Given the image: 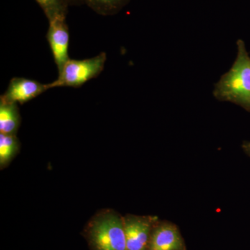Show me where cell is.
Returning <instances> with one entry per match:
<instances>
[{"label":"cell","instance_id":"obj_1","mask_svg":"<svg viewBox=\"0 0 250 250\" xmlns=\"http://www.w3.org/2000/svg\"><path fill=\"white\" fill-rule=\"evenodd\" d=\"M238 53L230 70L215 85L213 96L229 102L250 113V57L243 40L237 41Z\"/></svg>","mask_w":250,"mask_h":250},{"label":"cell","instance_id":"obj_2","mask_svg":"<svg viewBox=\"0 0 250 250\" xmlns=\"http://www.w3.org/2000/svg\"><path fill=\"white\" fill-rule=\"evenodd\" d=\"M85 231L93 250H127L124 218L115 210L99 212L88 224Z\"/></svg>","mask_w":250,"mask_h":250},{"label":"cell","instance_id":"obj_3","mask_svg":"<svg viewBox=\"0 0 250 250\" xmlns=\"http://www.w3.org/2000/svg\"><path fill=\"white\" fill-rule=\"evenodd\" d=\"M106 59L107 56L105 52H101L93 58L81 60L69 59L58 70V78L48 83L49 89L57 87L80 88L102 73Z\"/></svg>","mask_w":250,"mask_h":250},{"label":"cell","instance_id":"obj_4","mask_svg":"<svg viewBox=\"0 0 250 250\" xmlns=\"http://www.w3.org/2000/svg\"><path fill=\"white\" fill-rule=\"evenodd\" d=\"M123 218L126 250H148L151 233L159 218L154 215L128 214Z\"/></svg>","mask_w":250,"mask_h":250},{"label":"cell","instance_id":"obj_5","mask_svg":"<svg viewBox=\"0 0 250 250\" xmlns=\"http://www.w3.org/2000/svg\"><path fill=\"white\" fill-rule=\"evenodd\" d=\"M148 250H187L185 241L177 225L167 220H158L151 233Z\"/></svg>","mask_w":250,"mask_h":250},{"label":"cell","instance_id":"obj_6","mask_svg":"<svg viewBox=\"0 0 250 250\" xmlns=\"http://www.w3.org/2000/svg\"><path fill=\"white\" fill-rule=\"evenodd\" d=\"M65 18L59 17L49 21L46 36L58 70L70 59L68 56L70 33Z\"/></svg>","mask_w":250,"mask_h":250},{"label":"cell","instance_id":"obj_7","mask_svg":"<svg viewBox=\"0 0 250 250\" xmlns=\"http://www.w3.org/2000/svg\"><path fill=\"white\" fill-rule=\"evenodd\" d=\"M48 84L24 77H14L0 100L9 103H27L49 90Z\"/></svg>","mask_w":250,"mask_h":250},{"label":"cell","instance_id":"obj_8","mask_svg":"<svg viewBox=\"0 0 250 250\" xmlns=\"http://www.w3.org/2000/svg\"><path fill=\"white\" fill-rule=\"evenodd\" d=\"M21 122L18 104L0 100V133L16 135Z\"/></svg>","mask_w":250,"mask_h":250},{"label":"cell","instance_id":"obj_9","mask_svg":"<svg viewBox=\"0 0 250 250\" xmlns=\"http://www.w3.org/2000/svg\"><path fill=\"white\" fill-rule=\"evenodd\" d=\"M20 150V142L16 135L0 133V167H6Z\"/></svg>","mask_w":250,"mask_h":250},{"label":"cell","instance_id":"obj_10","mask_svg":"<svg viewBox=\"0 0 250 250\" xmlns=\"http://www.w3.org/2000/svg\"><path fill=\"white\" fill-rule=\"evenodd\" d=\"M130 0H85V4L101 16H113L121 11Z\"/></svg>","mask_w":250,"mask_h":250},{"label":"cell","instance_id":"obj_11","mask_svg":"<svg viewBox=\"0 0 250 250\" xmlns=\"http://www.w3.org/2000/svg\"><path fill=\"white\" fill-rule=\"evenodd\" d=\"M43 11L47 20L66 18L69 5L65 0H35Z\"/></svg>","mask_w":250,"mask_h":250},{"label":"cell","instance_id":"obj_12","mask_svg":"<svg viewBox=\"0 0 250 250\" xmlns=\"http://www.w3.org/2000/svg\"><path fill=\"white\" fill-rule=\"evenodd\" d=\"M242 148L247 155L250 157V141H245L242 145Z\"/></svg>","mask_w":250,"mask_h":250},{"label":"cell","instance_id":"obj_13","mask_svg":"<svg viewBox=\"0 0 250 250\" xmlns=\"http://www.w3.org/2000/svg\"><path fill=\"white\" fill-rule=\"evenodd\" d=\"M69 6H78L85 4V0H65Z\"/></svg>","mask_w":250,"mask_h":250}]
</instances>
